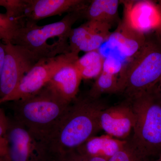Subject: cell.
Masks as SVG:
<instances>
[{
  "label": "cell",
  "mask_w": 161,
  "mask_h": 161,
  "mask_svg": "<svg viewBox=\"0 0 161 161\" xmlns=\"http://www.w3.org/2000/svg\"><path fill=\"white\" fill-rule=\"evenodd\" d=\"M108 161H149L140 154L128 140V142L125 146L110 158Z\"/></svg>",
  "instance_id": "cell-22"
},
{
  "label": "cell",
  "mask_w": 161,
  "mask_h": 161,
  "mask_svg": "<svg viewBox=\"0 0 161 161\" xmlns=\"http://www.w3.org/2000/svg\"><path fill=\"white\" fill-rule=\"evenodd\" d=\"M0 6L5 8L7 15L23 23L26 0H0Z\"/></svg>",
  "instance_id": "cell-21"
},
{
  "label": "cell",
  "mask_w": 161,
  "mask_h": 161,
  "mask_svg": "<svg viewBox=\"0 0 161 161\" xmlns=\"http://www.w3.org/2000/svg\"><path fill=\"white\" fill-rule=\"evenodd\" d=\"M118 76L102 71L95 79L87 96L94 99L100 98L106 93H119Z\"/></svg>",
  "instance_id": "cell-17"
},
{
  "label": "cell",
  "mask_w": 161,
  "mask_h": 161,
  "mask_svg": "<svg viewBox=\"0 0 161 161\" xmlns=\"http://www.w3.org/2000/svg\"><path fill=\"white\" fill-rule=\"evenodd\" d=\"M120 1L118 0L90 1L84 11L83 18L87 21L107 23L112 26L119 23L118 9Z\"/></svg>",
  "instance_id": "cell-15"
},
{
  "label": "cell",
  "mask_w": 161,
  "mask_h": 161,
  "mask_svg": "<svg viewBox=\"0 0 161 161\" xmlns=\"http://www.w3.org/2000/svg\"><path fill=\"white\" fill-rule=\"evenodd\" d=\"M7 144L6 138L0 139V158L5 157L7 152Z\"/></svg>",
  "instance_id": "cell-27"
},
{
  "label": "cell",
  "mask_w": 161,
  "mask_h": 161,
  "mask_svg": "<svg viewBox=\"0 0 161 161\" xmlns=\"http://www.w3.org/2000/svg\"><path fill=\"white\" fill-rule=\"evenodd\" d=\"M86 7L67 14L55 23L43 26L26 23L18 30L10 43L23 47L41 58H53L69 53V41L50 44L48 40L56 38L69 40L73 26L79 19L83 18Z\"/></svg>",
  "instance_id": "cell-4"
},
{
  "label": "cell",
  "mask_w": 161,
  "mask_h": 161,
  "mask_svg": "<svg viewBox=\"0 0 161 161\" xmlns=\"http://www.w3.org/2000/svg\"><path fill=\"white\" fill-rule=\"evenodd\" d=\"M6 55L0 76V100L11 94L20 80L42 58L23 47L6 43Z\"/></svg>",
  "instance_id": "cell-8"
},
{
  "label": "cell",
  "mask_w": 161,
  "mask_h": 161,
  "mask_svg": "<svg viewBox=\"0 0 161 161\" xmlns=\"http://www.w3.org/2000/svg\"><path fill=\"white\" fill-rule=\"evenodd\" d=\"M112 26L107 23H102L97 29L92 31L81 43L78 52H87L98 50L103 44L108 39L112 32Z\"/></svg>",
  "instance_id": "cell-18"
},
{
  "label": "cell",
  "mask_w": 161,
  "mask_h": 161,
  "mask_svg": "<svg viewBox=\"0 0 161 161\" xmlns=\"http://www.w3.org/2000/svg\"><path fill=\"white\" fill-rule=\"evenodd\" d=\"M134 114L129 99L108 107L101 113L99 124L107 134L122 140H128L134 125Z\"/></svg>",
  "instance_id": "cell-10"
},
{
  "label": "cell",
  "mask_w": 161,
  "mask_h": 161,
  "mask_svg": "<svg viewBox=\"0 0 161 161\" xmlns=\"http://www.w3.org/2000/svg\"><path fill=\"white\" fill-rule=\"evenodd\" d=\"M100 22L87 21L76 28H73L69 38L70 51L79 55L78 48L81 43L90 33L95 30L100 25Z\"/></svg>",
  "instance_id": "cell-19"
},
{
  "label": "cell",
  "mask_w": 161,
  "mask_h": 161,
  "mask_svg": "<svg viewBox=\"0 0 161 161\" xmlns=\"http://www.w3.org/2000/svg\"><path fill=\"white\" fill-rule=\"evenodd\" d=\"M78 58L79 55L69 52L53 58L40 59L20 80L14 91L0 100V104L21 100L40 92L60 68Z\"/></svg>",
  "instance_id": "cell-6"
},
{
  "label": "cell",
  "mask_w": 161,
  "mask_h": 161,
  "mask_svg": "<svg viewBox=\"0 0 161 161\" xmlns=\"http://www.w3.org/2000/svg\"><path fill=\"white\" fill-rule=\"evenodd\" d=\"M59 161H108L105 159L90 156L78 152L76 150L67 153Z\"/></svg>",
  "instance_id": "cell-24"
},
{
  "label": "cell",
  "mask_w": 161,
  "mask_h": 161,
  "mask_svg": "<svg viewBox=\"0 0 161 161\" xmlns=\"http://www.w3.org/2000/svg\"><path fill=\"white\" fill-rule=\"evenodd\" d=\"M123 5L122 21L136 31L147 34L157 30L161 25V9L148 0L119 1Z\"/></svg>",
  "instance_id": "cell-9"
},
{
  "label": "cell",
  "mask_w": 161,
  "mask_h": 161,
  "mask_svg": "<svg viewBox=\"0 0 161 161\" xmlns=\"http://www.w3.org/2000/svg\"><path fill=\"white\" fill-rule=\"evenodd\" d=\"M5 138L7 148L4 161H50L40 141L14 118L9 119Z\"/></svg>",
  "instance_id": "cell-7"
},
{
  "label": "cell",
  "mask_w": 161,
  "mask_h": 161,
  "mask_svg": "<svg viewBox=\"0 0 161 161\" xmlns=\"http://www.w3.org/2000/svg\"><path fill=\"white\" fill-rule=\"evenodd\" d=\"M85 0H26L23 19L26 23L37 24L46 18L68 14L86 7Z\"/></svg>",
  "instance_id": "cell-11"
},
{
  "label": "cell",
  "mask_w": 161,
  "mask_h": 161,
  "mask_svg": "<svg viewBox=\"0 0 161 161\" xmlns=\"http://www.w3.org/2000/svg\"><path fill=\"white\" fill-rule=\"evenodd\" d=\"M0 161H4V158H0Z\"/></svg>",
  "instance_id": "cell-31"
},
{
  "label": "cell",
  "mask_w": 161,
  "mask_h": 161,
  "mask_svg": "<svg viewBox=\"0 0 161 161\" xmlns=\"http://www.w3.org/2000/svg\"><path fill=\"white\" fill-rule=\"evenodd\" d=\"M76 60L67 64L60 68L46 85L61 100L68 104L77 98L82 80L75 66Z\"/></svg>",
  "instance_id": "cell-12"
},
{
  "label": "cell",
  "mask_w": 161,
  "mask_h": 161,
  "mask_svg": "<svg viewBox=\"0 0 161 161\" xmlns=\"http://www.w3.org/2000/svg\"><path fill=\"white\" fill-rule=\"evenodd\" d=\"M146 38L147 34L134 30L120 20L107 41L115 47L124 57L131 59L143 47Z\"/></svg>",
  "instance_id": "cell-13"
},
{
  "label": "cell",
  "mask_w": 161,
  "mask_h": 161,
  "mask_svg": "<svg viewBox=\"0 0 161 161\" xmlns=\"http://www.w3.org/2000/svg\"><path fill=\"white\" fill-rule=\"evenodd\" d=\"M158 33V35H159L160 37L161 38V25L159 27L158 29H157V30L156 31Z\"/></svg>",
  "instance_id": "cell-29"
},
{
  "label": "cell",
  "mask_w": 161,
  "mask_h": 161,
  "mask_svg": "<svg viewBox=\"0 0 161 161\" xmlns=\"http://www.w3.org/2000/svg\"><path fill=\"white\" fill-rule=\"evenodd\" d=\"M22 26L19 20L0 13V40L11 42L18 30Z\"/></svg>",
  "instance_id": "cell-20"
},
{
  "label": "cell",
  "mask_w": 161,
  "mask_h": 161,
  "mask_svg": "<svg viewBox=\"0 0 161 161\" xmlns=\"http://www.w3.org/2000/svg\"><path fill=\"white\" fill-rule=\"evenodd\" d=\"M124 65L120 60L112 56H108L104 60L103 71L119 76Z\"/></svg>",
  "instance_id": "cell-23"
},
{
  "label": "cell",
  "mask_w": 161,
  "mask_h": 161,
  "mask_svg": "<svg viewBox=\"0 0 161 161\" xmlns=\"http://www.w3.org/2000/svg\"><path fill=\"white\" fill-rule=\"evenodd\" d=\"M149 161H161V156L157 158L153 159L150 160Z\"/></svg>",
  "instance_id": "cell-28"
},
{
  "label": "cell",
  "mask_w": 161,
  "mask_h": 161,
  "mask_svg": "<svg viewBox=\"0 0 161 161\" xmlns=\"http://www.w3.org/2000/svg\"><path fill=\"white\" fill-rule=\"evenodd\" d=\"M9 119L7 118L0 107V139L5 138L8 128Z\"/></svg>",
  "instance_id": "cell-25"
},
{
  "label": "cell",
  "mask_w": 161,
  "mask_h": 161,
  "mask_svg": "<svg viewBox=\"0 0 161 161\" xmlns=\"http://www.w3.org/2000/svg\"><path fill=\"white\" fill-rule=\"evenodd\" d=\"M6 43L0 40V76L3 69L5 55H6Z\"/></svg>",
  "instance_id": "cell-26"
},
{
  "label": "cell",
  "mask_w": 161,
  "mask_h": 161,
  "mask_svg": "<svg viewBox=\"0 0 161 161\" xmlns=\"http://www.w3.org/2000/svg\"><path fill=\"white\" fill-rule=\"evenodd\" d=\"M104 59L98 50L86 53L75 64L82 79H96L103 71Z\"/></svg>",
  "instance_id": "cell-16"
},
{
  "label": "cell",
  "mask_w": 161,
  "mask_h": 161,
  "mask_svg": "<svg viewBox=\"0 0 161 161\" xmlns=\"http://www.w3.org/2000/svg\"><path fill=\"white\" fill-rule=\"evenodd\" d=\"M107 106L100 98L77 97L40 141L50 161H59L101 130L99 117Z\"/></svg>",
  "instance_id": "cell-1"
},
{
  "label": "cell",
  "mask_w": 161,
  "mask_h": 161,
  "mask_svg": "<svg viewBox=\"0 0 161 161\" xmlns=\"http://www.w3.org/2000/svg\"><path fill=\"white\" fill-rule=\"evenodd\" d=\"M128 142L106 134L92 136L77 148L78 152L85 155L101 158L108 161Z\"/></svg>",
  "instance_id": "cell-14"
},
{
  "label": "cell",
  "mask_w": 161,
  "mask_h": 161,
  "mask_svg": "<svg viewBox=\"0 0 161 161\" xmlns=\"http://www.w3.org/2000/svg\"><path fill=\"white\" fill-rule=\"evenodd\" d=\"M14 103V119L41 140L61 118L70 104L47 86L34 95Z\"/></svg>",
  "instance_id": "cell-5"
},
{
  "label": "cell",
  "mask_w": 161,
  "mask_h": 161,
  "mask_svg": "<svg viewBox=\"0 0 161 161\" xmlns=\"http://www.w3.org/2000/svg\"><path fill=\"white\" fill-rule=\"evenodd\" d=\"M159 85V86L160 87L161 89V79L160 80L159 82L158 83Z\"/></svg>",
  "instance_id": "cell-30"
},
{
  "label": "cell",
  "mask_w": 161,
  "mask_h": 161,
  "mask_svg": "<svg viewBox=\"0 0 161 161\" xmlns=\"http://www.w3.org/2000/svg\"><path fill=\"white\" fill-rule=\"evenodd\" d=\"M134 114L133 134L128 140L148 161L161 156V89L159 84L127 98Z\"/></svg>",
  "instance_id": "cell-2"
},
{
  "label": "cell",
  "mask_w": 161,
  "mask_h": 161,
  "mask_svg": "<svg viewBox=\"0 0 161 161\" xmlns=\"http://www.w3.org/2000/svg\"><path fill=\"white\" fill-rule=\"evenodd\" d=\"M118 76L119 93L132 98L159 82L161 79V38L156 31L147 34L141 50Z\"/></svg>",
  "instance_id": "cell-3"
}]
</instances>
